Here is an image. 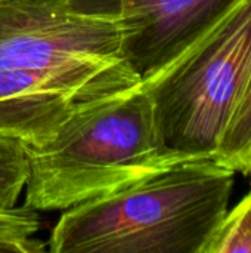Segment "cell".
<instances>
[{
  "label": "cell",
  "mask_w": 251,
  "mask_h": 253,
  "mask_svg": "<svg viewBox=\"0 0 251 253\" xmlns=\"http://www.w3.org/2000/svg\"><path fill=\"white\" fill-rule=\"evenodd\" d=\"M237 172L183 157L61 216L52 253H204L229 209Z\"/></svg>",
  "instance_id": "cell-1"
},
{
  "label": "cell",
  "mask_w": 251,
  "mask_h": 253,
  "mask_svg": "<svg viewBox=\"0 0 251 253\" xmlns=\"http://www.w3.org/2000/svg\"><path fill=\"white\" fill-rule=\"evenodd\" d=\"M24 148L30 168L24 206L34 212L71 209L195 157L164 145L142 83L83 105L47 142Z\"/></svg>",
  "instance_id": "cell-2"
},
{
  "label": "cell",
  "mask_w": 251,
  "mask_h": 253,
  "mask_svg": "<svg viewBox=\"0 0 251 253\" xmlns=\"http://www.w3.org/2000/svg\"><path fill=\"white\" fill-rule=\"evenodd\" d=\"M251 73V0H232L169 68L142 83L164 145L182 156L215 157Z\"/></svg>",
  "instance_id": "cell-3"
},
{
  "label": "cell",
  "mask_w": 251,
  "mask_h": 253,
  "mask_svg": "<svg viewBox=\"0 0 251 253\" xmlns=\"http://www.w3.org/2000/svg\"><path fill=\"white\" fill-rule=\"evenodd\" d=\"M118 58V0H0V71Z\"/></svg>",
  "instance_id": "cell-4"
},
{
  "label": "cell",
  "mask_w": 251,
  "mask_h": 253,
  "mask_svg": "<svg viewBox=\"0 0 251 253\" xmlns=\"http://www.w3.org/2000/svg\"><path fill=\"white\" fill-rule=\"evenodd\" d=\"M142 80L123 59L56 68L0 71V133L25 147L47 142L83 105L129 90Z\"/></svg>",
  "instance_id": "cell-5"
},
{
  "label": "cell",
  "mask_w": 251,
  "mask_h": 253,
  "mask_svg": "<svg viewBox=\"0 0 251 253\" xmlns=\"http://www.w3.org/2000/svg\"><path fill=\"white\" fill-rule=\"evenodd\" d=\"M232 0H118L121 53L149 83L186 52Z\"/></svg>",
  "instance_id": "cell-6"
},
{
  "label": "cell",
  "mask_w": 251,
  "mask_h": 253,
  "mask_svg": "<svg viewBox=\"0 0 251 253\" xmlns=\"http://www.w3.org/2000/svg\"><path fill=\"white\" fill-rule=\"evenodd\" d=\"M216 160L237 173L251 172V73L222 135Z\"/></svg>",
  "instance_id": "cell-7"
},
{
  "label": "cell",
  "mask_w": 251,
  "mask_h": 253,
  "mask_svg": "<svg viewBox=\"0 0 251 253\" xmlns=\"http://www.w3.org/2000/svg\"><path fill=\"white\" fill-rule=\"evenodd\" d=\"M250 191L228 209L215 230L204 253H251V172Z\"/></svg>",
  "instance_id": "cell-8"
},
{
  "label": "cell",
  "mask_w": 251,
  "mask_h": 253,
  "mask_svg": "<svg viewBox=\"0 0 251 253\" xmlns=\"http://www.w3.org/2000/svg\"><path fill=\"white\" fill-rule=\"evenodd\" d=\"M28 157L24 144L0 133V212L16 208L28 181Z\"/></svg>",
  "instance_id": "cell-9"
},
{
  "label": "cell",
  "mask_w": 251,
  "mask_h": 253,
  "mask_svg": "<svg viewBox=\"0 0 251 253\" xmlns=\"http://www.w3.org/2000/svg\"><path fill=\"white\" fill-rule=\"evenodd\" d=\"M41 228L37 212L15 208L0 212V253H41L47 246L36 239Z\"/></svg>",
  "instance_id": "cell-10"
}]
</instances>
